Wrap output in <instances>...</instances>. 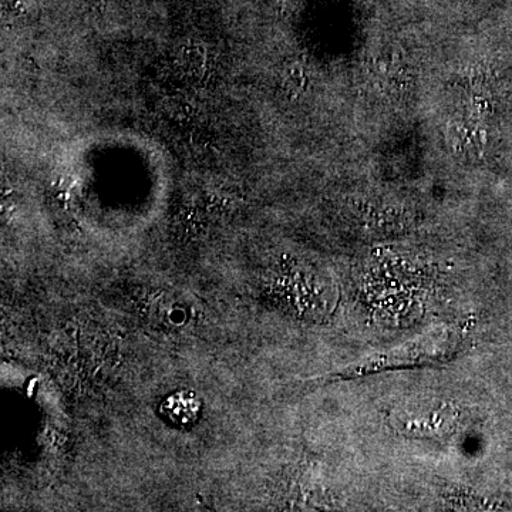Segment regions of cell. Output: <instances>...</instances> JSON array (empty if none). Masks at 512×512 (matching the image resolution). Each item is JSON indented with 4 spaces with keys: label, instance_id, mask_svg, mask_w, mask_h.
Wrapping results in <instances>:
<instances>
[{
    "label": "cell",
    "instance_id": "6da1fadb",
    "mask_svg": "<svg viewBox=\"0 0 512 512\" xmlns=\"http://www.w3.org/2000/svg\"><path fill=\"white\" fill-rule=\"evenodd\" d=\"M163 412L177 426H191L200 417L201 402L192 392L174 393L164 400Z\"/></svg>",
    "mask_w": 512,
    "mask_h": 512
}]
</instances>
